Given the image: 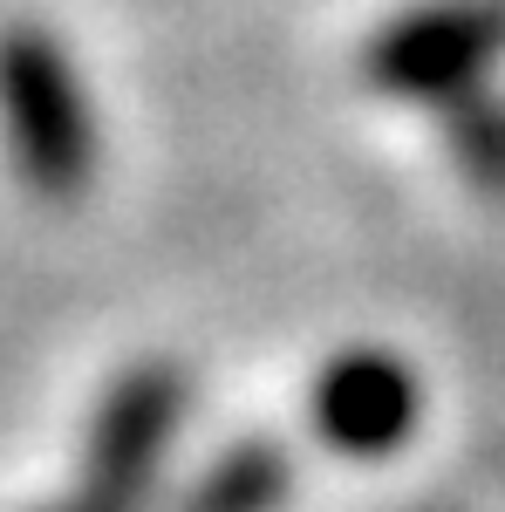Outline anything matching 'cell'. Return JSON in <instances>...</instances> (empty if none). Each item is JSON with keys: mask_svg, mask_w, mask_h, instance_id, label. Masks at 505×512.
<instances>
[{"mask_svg": "<svg viewBox=\"0 0 505 512\" xmlns=\"http://www.w3.org/2000/svg\"><path fill=\"white\" fill-rule=\"evenodd\" d=\"M55 512H137V506H123V499H110V492H96V485H82L69 506H55Z\"/></svg>", "mask_w": 505, "mask_h": 512, "instance_id": "obj_7", "label": "cell"}, {"mask_svg": "<svg viewBox=\"0 0 505 512\" xmlns=\"http://www.w3.org/2000/svg\"><path fill=\"white\" fill-rule=\"evenodd\" d=\"M444 144H451V164L465 171L471 192L505 198V96L492 89H471L444 110Z\"/></svg>", "mask_w": 505, "mask_h": 512, "instance_id": "obj_6", "label": "cell"}, {"mask_svg": "<svg viewBox=\"0 0 505 512\" xmlns=\"http://www.w3.org/2000/svg\"><path fill=\"white\" fill-rule=\"evenodd\" d=\"M178 417H185V383H178V369H130L117 390L103 396V410L89 417V472L82 485H96V492H110L123 506H137L144 492H151L157 478V458H164V444L178 431Z\"/></svg>", "mask_w": 505, "mask_h": 512, "instance_id": "obj_4", "label": "cell"}, {"mask_svg": "<svg viewBox=\"0 0 505 512\" xmlns=\"http://www.w3.org/2000/svg\"><path fill=\"white\" fill-rule=\"evenodd\" d=\"M424 390L410 376V362H396L389 349H342L321 376H314L308 417L321 444L349 451V458H383L417 431Z\"/></svg>", "mask_w": 505, "mask_h": 512, "instance_id": "obj_3", "label": "cell"}, {"mask_svg": "<svg viewBox=\"0 0 505 512\" xmlns=\"http://www.w3.org/2000/svg\"><path fill=\"white\" fill-rule=\"evenodd\" d=\"M280 499H287V451L273 437H253V444H233L185 492V512H273Z\"/></svg>", "mask_w": 505, "mask_h": 512, "instance_id": "obj_5", "label": "cell"}, {"mask_svg": "<svg viewBox=\"0 0 505 512\" xmlns=\"http://www.w3.org/2000/svg\"><path fill=\"white\" fill-rule=\"evenodd\" d=\"M0 137H7L21 185L48 205L82 198L96 178V158H103L76 55L35 21L0 28Z\"/></svg>", "mask_w": 505, "mask_h": 512, "instance_id": "obj_1", "label": "cell"}, {"mask_svg": "<svg viewBox=\"0 0 505 512\" xmlns=\"http://www.w3.org/2000/svg\"><path fill=\"white\" fill-rule=\"evenodd\" d=\"M505 62V0H424L383 21L362 48V82L389 103H437L485 89Z\"/></svg>", "mask_w": 505, "mask_h": 512, "instance_id": "obj_2", "label": "cell"}]
</instances>
